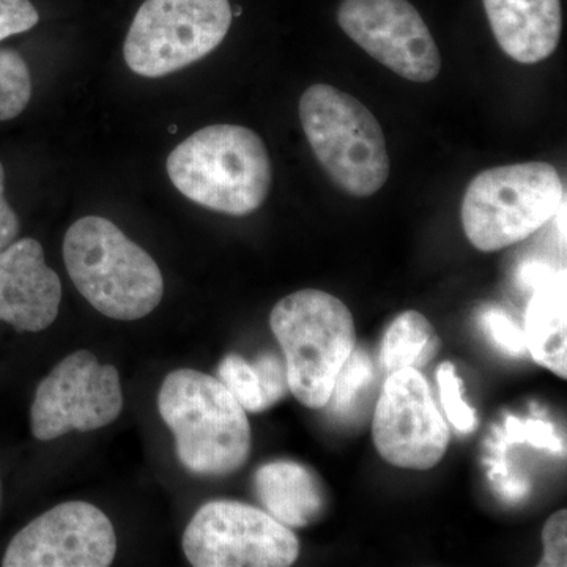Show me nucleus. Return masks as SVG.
<instances>
[{
    "mask_svg": "<svg viewBox=\"0 0 567 567\" xmlns=\"http://www.w3.org/2000/svg\"><path fill=\"white\" fill-rule=\"evenodd\" d=\"M158 412L175 439V453L188 472L227 476L251 454V425L221 380L194 369H177L164 379Z\"/></svg>",
    "mask_w": 567,
    "mask_h": 567,
    "instance_id": "obj_1",
    "label": "nucleus"
},
{
    "mask_svg": "<svg viewBox=\"0 0 567 567\" xmlns=\"http://www.w3.org/2000/svg\"><path fill=\"white\" fill-rule=\"evenodd\" d=\"M63 260L82 297L110 319L133 322L162 303L164 279L158 265L110 219L85 216L71 224Z\"/></svg>",
    "mask_w": 567,
    "mask_h": 567,
    "instance_id": "obj_2",
    "label": "nucleus"
},
{
    "mask_svg": "<svg viewBox=\"0 0 567 567\" xmlns=\"http://www.w3.org/2000/svg\"><path fill=\"white\" fill-rule=\"evenodd\" d=\"M167 174L193 203L233 216L260 208L274 178L259 134L237 125H213L194 133L171 153Z\"/></svg>",
    "mask_w": 567,
    "mask_h": 567,
    "instance_id": "obj_3",
    "label": "nucleus"
},
{
    "mask_svg": "<svg viewBox=\"0 0 567 567\" xmlns=\"http://www.w3.org/2000/svg\"><path fill=\"white\" fill-rule=\"evenodd\" d=\"M270 327L282 349L290 393L309 409H324L357 347L352 312L333 295L300 290L275 306Z\"/></svg>",
    "mask_w": 567,
    "mask_h": 567,
    "instance_id": "obj_4",
    "label": "nucleus"
},
{
    "mask_svg": "<svg viewBox=\"0 0 567 567\" xmlns=\"http://www.w3.org/2000/svg\"><path fill=\"white\" fill-rule=\"evenodd\" d=\"M298 112L316 158L342 192L368 197L385 186V134L363 103L331 85L316 84L301 96Z\"/></svg>",
    "mask_w": 567,
    "mask_h": 567,
    "instance_id": "obj_5",
    "label": "nucleus"
},
{
    "mask_svg": "<svg viewBox=\"0 0 567 567\" xmlns=\"http://www.w3.org/2000/svg\"><path fill=\"white\" fill-rule=\"evenodd\" d=\"M565 185L548 163L492 167L470 182L462 200L466 238L484 252L524 241L561 208Z\"/></svg>",
    "mask_w": 567,
    "mask_h": 567,
    "instance_id": "obj_6",
    "label": "nucleus"
},
{
    "mask_svg": "<svg viewBox=\"0 0 567 567\" xmlns=\"http://www.w3.org/2000/svg\"><path fill=\"white\" fill-rule=\"evenodd\" d=\"M233 18L229 0H145L126 35V65L144 78L185 69L221 44Z\"/></svg>",
    "mask_w": 567,
    "mask_h": 567,
    "instance_id": "obj_7",
    "label": "nucleus"
},
{
    "mask_svg": "<svg viewBox=\"0 0 567 567\" xmlns=\"http://www.w3.org/2000/svg\"><path fill=\"white\" fill-rule=\"evenodd\" d=\"M182 546L196 567H287L300 557L292 529L267 511L233 499L205 503L183 533Z\"/></svg>",
    "mask_w": 567,
    "mask_h": 567,
    "instance_id": "obj_8",
    "label": "nucleus"
},
{
    "mask_svg": "<svg viewBox=\"0 0 567 567\" xmlns=\"http://www.w3.org/2000/svg\"><path fill=\"white\" fill-rule=\"evenodd\" d=\"M121 377L89 350L63 358L39 383L31 406L32 434L41 442L70 432H92L121 416Z\"/></svg>",
    "mask_w": 567,
    "mask_h": 567,
    "instance_id": "obj_9",
    "label": "nucleus"
},
{
    "mask_svg": "<svg viewBox=\"0 0 567 567\" xmlns=\"http://www.w3.org/2000/svg\"><path fill=\"white\" fill-rule=\"evenodd\" d=\"M380 456L406 470L434 468L446 454L450 429L427 380L415 368L388 375L372 424Z\"/></svg>",
    "mask_w": 567,
    "mask_h": 567,
    "instance_id": "obj_10",
    "label": "nucleus"
},
{
    "mask_svg": "<svg viewBox=\"0 0 567 567\" xmlns=\"http://www.w3.org/2000/svg\"><path fill=\"white\" fill-rule=\"evenodd\" d=\"M342 31L404 80L431 82L442 70L434 37L409 0H342Z\"/></svg>",
    "mask_w": 567,
    "mask_h": 567,
    "instance_id": "obj_11",
    "label": "nucleus"
},
{
    "mask_svg": "<svg viewBox=\"0 0 567 567\" xmlns=\"http://www.w3.org/2000/svg\"><path fill=\"white\" fill-rule=\"evenodd\" d=\"M117 554L110 517L85 502L52 507L11 539L3 567H107Z\"/></svg>",
    "mask_w": 567,
    "mask_h": 567,
    "instance_id": "obj_12",
    "label": "nucleus"
},
{
    "mask_svg": "<svg viewBox=\"0 0 567 567\" xmlns=\"http://www.w3.org/2000/svg\"><path fill=\"white\" fill-rule=\"evenodd\" d=\"M62 282L33 238L0 251V322L24 333L47 330L58 319Z\"/></svg>",
    "mask_w": 567,
    "mask_h": 567,
    "instance_id": "obj_13",
    "label": "nucleus"
},
{
    "mask_svg": "<svg viewBox=\"0 0 567 567\" xmlns=\"http://www.w3.org/2000/svg\"><path fill=\"white\" fill-rule=\"evenodd\" d=\"M488 24L505 54L518 63L546 61L561 37V0H483Z\"/></svg>",
    "mask_w": 567,
    "mask_h": 567,
    "instance_id": "obj_14",
    "label": "nucleus"
},
{
    "mask_svg": "<svg viewBox=\"0 0 567 567\" xmlns=\"http://www.w3.org/2000/svg\"><path fill=\"white\" fill-rule=\"evenodd\" d=\"M254 488L265 511L289 528L315 524L327 505L319 476L297 462L276 461L260 466Z\"/></svg>",
    "mask_w": 567,
    "mask_h": 567,
    "instance_id": "obj_15",
    "label": "nucleus"
},
{
    "mask_svg": "<svg viewBox=\"0 0 567 567\" xmlns=\"http://www.w3.org/2000/svg\"><path fill=\"white\" fill-rule=\"evenodd\" d=\"M567 306L565 276L536 287L525 312L524 338L533 360L566 380Z\"/></svg>",
    "mask_w": 567,
    "mask_h": 567,
    "instance_id": "obj_16",
    "label": "nucleus"
},
{
    "mask_svg": "<svg viewBox=\"0 0 567 567\" xmlns=\"http://www.w3.org/2000/svg\"><path fill=\"white\" fill-rule=\"evenodd\" d=\"M439 350V338L431 322L416 311H406L388 328L380 349V363L388 374L399 369L420 371Z\"/></svg>",
    "mask_w": 567,
    "mask_h": 567,
    "instance_id": "obj_17",
    "label": "nucleus"
},
{
    "mask_svg": "<svg viewBox=\"0 0 567 567\" xmlns=\"http://www.w3.org/2000/svg\"><path fill=\"white\" fill-rule=\"evenodd\" d=\"M372 377H374V364L371 357L365 350L354 347L336 377L333 390L324 406L336 416L349 415L360 394L371 385Z\"/></svg>",
    "mask_w": 567,
    "mask_h": 567,
    "instance_id": "obj_18",
    "label": "nucleus"
},
{
    "mask_svg": "<svg viewBox=\"0 0 567 567\" xmlns=\"http://www.w3.org/2000/svg\"><path fill=\"white\" fill-rule=\"evenodd\" d=\"M32 96L31 71L13 50H0V122L18 117Z\"/></svg>",
    "mask_w": 567,
    "mask_h": 567,
    "instance_id": "obj_19",
    "label": "nucleus"
},
{
    "mask_svg": "<svg viewBox=\"0 0 567 567\" xmlns=\"http://www.w3.org/2000/svg\"><path fill=\"white\" fill-rule=\"evenodd\" d=\"M218 379L233 393L246 412H265L262 388L252 363L237 353L224 357L218 368Z\"/></svg>",
    "mask_w": 567,
    "mask_h": 567,
    "instance_id": "obj_20",
    "label": "nucleus"
},
{
    "mask_svg": "<svg viewBox=\"0 0 567 567\" xmlns=\"http://www.w3.org/2000/svg\"><path fill=\"white\" fill-rule=\"evenodd\" d=\"M440 398L447 420L462 434H472L477 427L475 410L466 405L462 399V380L456 375V369L451 363H443L436 371Z\"/></svg>",
    "mask_w": 567,
    "mask_h": 567,
    "instance_id": "obj_21",
    "label": "nucleus"
},
{
    "mask_svg": "<svg viewBox=\"0 0 567 567\" xmlns=\"http://www.w3.org/2000/svg\"><path fill=\"white\" fill-rule=\"evenodd\" d=\"M505 439L507 445H520L527 443L539 450L550 453H561L563 443L555 434L554 425L540 420H518L516 416H507L505 424Z\"/></svg>",
    "mask_w": 567,
    "mask_h": 567,
    "instance_id": "obj_22",
    "label": "nucleus"
},
{
    "mask_svg": "<svg viewBox=\"0 0 567 567\" xmlns=\"http://www.w3.org/2000/svg\"><path fill=\"white\" fill-rule=\"evenodd\" d=\"M262 388L265 410L278 404L289 393L286 361L274 352H265L252 363Z\"/></svg>",
    "mask_w": 567,
    "mask_h": 567,
    "instance_id": "obj_23",
    "label": "nucleus"
},
{
    "mask_svg": "<svg viewBox=\"0 0 567 567\" xmlns=\"http://www.w3.org/2000/svg\"><path fill=\"white\" fill-rule=\"evenodd\" d=\"M481 322L503 352L513 354V357H522L527 353L524 331L505 312L499 309H487L481 317Z\"/></svg>",
    "mask_w": 567,
    "mask_h": 567,
    "instance_id": "obj_24",
    "label": "nucleus"
},
{
    "mask_svg": "<svg viewBox=\"0 0 567 567\" xmlns=\"http://www.w3.org/2000/svg\"><path fill=\"white\" fill-rule=\"evenodd\" d=\"M40 14L31 0H0V41L31 31Z\"/></svg>",
    "mask_w": 567,
    "mask_h": 567,
    "instance_id": "obj_25",
    "label": "nucleus"
},
{
    "mask_svg": "<svg viewBox=\"0 0 567 567\" xmlns=\"http://www.w3.org/2000/svg\"><path fill=\"white\" fill-rule=\"evenodd\" d=\"M544 558L540 566L565 567L567 554V513L557 511L548 518L543 532Z\"/></svg>",
    "mask_w": 567,
    "mask_h": 567,
    "instance_id": "obj_26",
    "label": "nucleus"
},
{
    "mask_svg": "<svg viewBox=\"0 0 567 567\" xmlns=\"http://www.w3.org/2000/svg\"><path fill=\"white\" fill-rule=\"evenodd\" d=\"M20 234V219L6 199V171L0 163V251L13 244Z\"/></svg>",
    "mask_w": 567,
    "mask_h": 567,
    "instance_id": "obj_27",
    "label": "nucleus"
},
{
    "mask_svg": "<svg viewBox=\"0 0 567 567\" xmlns=\"http://www.w3.org/2000/svg\"><path fill=\"white\" fill-rule=\"evenodd\" d=\"M0 496H2V491H0Z\"/></svg>",
    "mask_w": 567,
    "mask_h": 567,
    "instance_id": "obj_28",
    "label": "nucleus"
}]
</instances>
